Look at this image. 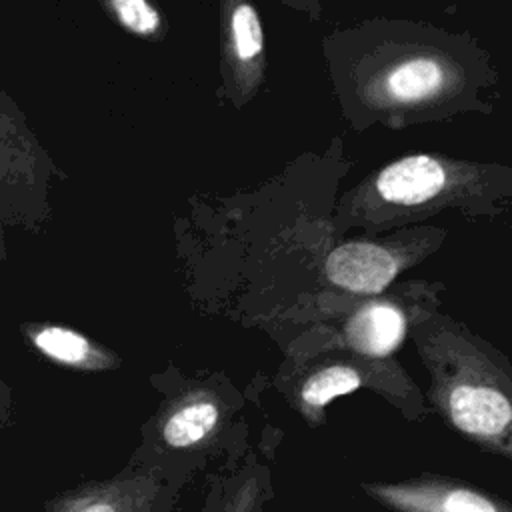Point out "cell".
Instances as JSON below:
<instances>
[{"instance_id": "cell-1", "label": "cell", "mask_w": 512, "mask_h": 512, "mask_svg": "<svg viewBox=\"0 0 512 512\" xmlns=\"http://www.w3.org/2000/svg\"><path fill=\"white\" fill-rule=\"evenodd\" d=\"M334 94L354 130L404 128L492 112L490 54L468 34L428 22L368 20L324 36Z\"/></svg>"}, {"instance_id": "cell-2", "label": "cell", "mask_w": 512, "mask_h": 512, "mask_svg": "<svg viewBox=\"0 0 512 512\" xmlns=\"http://www.w3.org/2000/svg\"><path fill=\"white\" fill-rule=\"evenodd\" d=\"M510 202L508 166L414 152L376 168L348 190L336 206L334 228L338 234L360 228L376 236L448 208L472 218H496Z\"/></svg>"}, {"instance_id": "cell-3", "label": "cell", "mask_w": 512, "mask_h": 512, "mask_svg": "<svg viewBox=\"0 0 512 512\" xmlns=\"http://www.w3.org/2000/svg\"><path fill=\"white\" fill-rule=\"evenodd\" d=\"M414 340L432 376V400L450 426L508 456L512 402L506 374L450 318L420 320Z\"/></svg>"}, {"instance_id": "cell-4", "label": "cell", "mask_w": 512, "mask_h": 512, "mask_svg": "<svg viewBox=\"0 0 512 512\" xmlns=\"http://www.w3.org/2000/svg\"><path fill=\"white\" fill-rule=\"evenodd\" d=\"M444 240L442 228H404L348 240L326 256L324 276L342 292L380 296L400 272L438 250Z\"/></svg>"}, {"instance_id": "cell-5", "label": "cell", "mask_w": 512, "mask_h": 512, "mask_svg": "<svg viewBox=\"0 0 512 512\" xmlns=\"http://www.w3.org/2000/svg\"><path fill=\"white\" fill-rule=\"evenodd\" d=\"M52 162L28 130L14 102L0 92V220L22 224L46 212L44 188Z\"/></svg>"}, {"instance_id": "cell-6", "label": "cell", "mask_w": 512, "mask_h": 512, "mask_svg": "<svg viewBox=\"0 0 512 512\" xmlns=\"http://www.w3.org/2000/svg\"><path fill=\"white\" fill-rule=\"evenodd\" d=\"M266 38L252 0H220V90L218 98L244 108L266 80Z\"/></svg>"}, {"instance_id": "cell-7", "label": "cell", "mask_w": 512, "mask_h": 512, "mask_svg": "<svg viewBox=\"0 0 512 512\" xmlns=\"http://www.w3.org/2000/svg\"><path fill=\"white\" fill-rule=\"evenodd\" d=\"M364 490L394 512H510L508 504L450 478L370 482Z\"/></svg>"}, {"instance_id": "cell-8", "label": "cell", "mask_w": 512, "mask_h": 512, "mask_svg": "<svg viewBox=\"0 0 512 512\" xmlns=\"http://www.w3.org/2000/svg\"><path fill=\"white\" fill-rule=\"evenodd\" d=\"M410 320L396 298L372 296L344 320V344L360 358L386 360L404 342Z\"/></svg>"}, {"instance_id": "cell-9", "label": "cell", "mask_w": 512, "mask_h": 512, "mask_svg": "<svg viewBox=\"0 0 512 512\" xmlns=\"http://www.w3.org/2000/svg\"><path fill=\"white\" fill-rule=\"evenodd\" d=\"M384 360L338 358L312 368L296 388V404L310 420H320L326 406L336 398L350 394L372 382L374 370Z\"/></svg>"}, {"instance_id": "cell-10", "label": "cell", "mask_w": 512, "mask_h": 512, "mask_svg": "<svg viewBox=\"0 0 512 512\" xmlns=\"http://www.w3.org/2000/svg\"><path fill=\"white\" fill-rule=\"evenodd\" d=\"M222 418V406L214 392L194 388L178 396L162 414L160 438L168 448L186 450L208 442Z\"/></svg>"}, {"instance_id": "cell-11", "label": "cell", "mask_w": 512, "mask_h": 512, "mask_svg": "<svg viewBox=\"0 0 512 512\" xmlns=\"http://www.w3.org/2000/svg\"><path fill=\"white\" fill-rule=\"evenodd\" d=\"M22 332L40 354L62 366L78 370H110L118 366L114 352L74 328L42 322L26 324Z\"/></svg>"}, {"instance_id": "cell-12", "label": "cell", "mask_w": 512, "mask_h": 512, "mask_svg": "<svg viewBox=\"0 0 512 512\" xmlns=\"http://www.w3.org/2000/svg\"><path fill=\"white\" fill-rule=\"evenodd\" d=\"M160 484L150 474H130L94 484L68 498L56 512H148Z\"/></svg>"}, {"instance_id": "cell-13", "label": "cell", "mask_w": 512, "mask_h": 512, "mask_svg": "<svg viewBox=\"0 0 512 512\" xmlns=\"http://www.w3.org/2000/svg\"><path fill=\"white\" fill-rule=\"evenodd\" d=\"M108 18L124 32L160 42L168 32V22L162 10L152 0H98Z\"/></svg>"}, {"instance_id": "cell-14", "label": "cell", "mask_w": 512, "mask_h": 512, "mask_svg": "<svg viewBox=\"0 0 512 512\" xmlns=\"http://www.w3.org/2000/svg\"><path fill=\"white\" fill-rule=\"evenodd\" d=\"M258 504H260V484L256 478H250L226 502L222 512H258Z\"/></svg>"}, {"instance_id": "cell-15", "label": "cell", "mask_w": 512, "mask_h": 512, "mask_svg": "<svg viewBox=\"0 0 512 512\" xmlns=\"http://www.w3.org/2000/svg\"><path fill=\"white\" fill-rule=\"evenodd\" d=\"M282 4L294 8V10H300V12H306L312 20H318L320 14H322V4L320 0H280Z\"/></svg>"}, {"instance_id": "cell-16", "label": "cell", "mask_w": 512, "mask_h": 512, "mask_svg": "<svg viewBox=\"0 0 512 512\" xmlns=\"http://www.w3.org/2000/svg\"><path fill=\"white\" fill-rule=\"evenodd\" d=\"M6 260V246H4V238H2V228H0V262Z\"/></svg>"}]
</instances>
